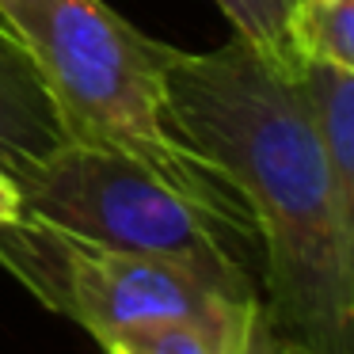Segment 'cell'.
Instances as JSON below:
<instances>
[{
  "label": "cell",
  "instance_id": "1",
  "mask_svg": "<svg viewBox=\"0 0 354 354\" xmlns=\"http://www.w3.org/2000/svg\"><path fill=\"white\" fill-rule=\"evenodd\" d=\"M297 69L263 57L244 39L206 54L176 50L168 107L183 138L232 179L252 209L270 328L293 354H354L343 217Z\"/></svg>",
  "mask_w": 354,
  "mask_h": 354
},
{
  "label": "cell",
  "instance_id": "2",
  "mask_svg": "<svg viewBox=\"0 0 354 354\" xmlns=\"http://www.w3.org/2000/svg\"><path fill=\"white\" fill-rule=\"evenodd\" d=\"M0 19L31 57L65 141L130 156L214 206L252 214L171 118L176 46L149 39L103 0H0Z\"/></svg>",
  "mask_w": 354,
  "mask_h": 354
},
{
  "label": "cell",
  "instance_id": "3",
  "mask_svg": "<svg viewBox=\"0 0 354 354\" xmlns=\"http://www.w3.org/2000/svg\"><path fill=\"white\" fill-rule=\"evenodd\" d=\"M16 187L19 221L57 236L259 278L263 252L252 214L214 206L130 156L62 141Z\"/></svg>",
  "mask_w": 354,
  "mask_h": 354
},
{
  "label": "cell",
  "instance_id": "4",
  "mask_svg": "<svg viewBox=\"0 0 354 354\" xmlns=\"http://www.w3.org/2000/svg\"><path fill=\"white\" fill-rule=\"evenodd\" d=\"M0 267L92 339L138 324L232 316L263 305L259 278L248 270L95 248L31 221L0 229Z\"/></svg>",
  "mask_w": 354,
  "mask_h": 354
},
{
  "label": "cell",
  "instance_id": "5",
  "mask_svg": "<svg viewBox=\"0 0 354 354\" xmlns=\"http://www.w3.org/2000/svg\"><path fill=\"white\" fill-rule=\"evenodd\" d=\"M62 141V122L31 57L0 24V168L19 183Z\"/></svg>",
  "mask_w": 354,
  "mask_h": 354
},
{
  "label": "cell",
  "instance_id": "6",
  "mask_svg": "<svg viewBox=\"0 0 354 354\" xmlns=\"http://www.w3.org/2000/svg\"><path fill=\"white\" fill-rule=\"evenodd\" d=\"M297 80L313 107L316 130H320L324 153H328L331 183L339 198L346 236V263H351V290H354V77L335 73L328 65L301 62Z\"/></svg>",
  "mask_w": 354,
  "mask_h": 354
},
{
  "label": "cell",
  "instance_id": "7",
  "mask_svg": "<svg viewBox=\"0 0 354 354\" xmlns=\"http://www.w3.org/2000/svg\"><path fill=\"white\" fill-rule=\"evenodd\" d=\"M259 316L263 305L232 316H179L107 331L95 343L103 354H244Z\"/></svg>",
  "mask_w": 354,
  "mask_h": 354
},
{
  "label": "cell",
  "instance_id": "8",
  "mask_svg": "<svg viewBox=\"0 0 354 354\" xmlns=\"http://www.w3.org/2000/svg\"><path fill=\"white\" fill-rule=\"evenodd\" d=\"M297 62L354 77V0H297L290 16Z\"/></svg>",
  "mask_w": 354,
  "mask_h": 354
},
{
  "label": "cell",
  "instance_id": "9",
  "mask_svg": "<svg viewBox=\"0 0 354 354\" xmlns=\"http://www.w3.org/2000/svg\"><path fill=\"white\" fill-rule=\"evenodd\" d=\"M214 4L236 27V39L252 42L263 57L286 65V69L301 65L290 42V16L297 0H214Z\"/></svg>",
  "mask_w": 354,
  "mask_h": 354
},
{
  "label": "cell",
  "instance_id": "10",
  "mask_svg": "<svg viewBox=\"0 0 354 354\" xmlns=\"http://www.w3.org/2000/svg\"><path fill=\"white\" fill-rule=\"evenodd\" d=\"M244 354H293V351L282 343V335L270 328L267 313H263L259 324H255V331H252V339H248V346H244Z\"/></svg>",
  "mask_w": 354,
  "mask_h": 354
},
{
  "label": "cell",
  "instance_id": "11",
  "mask_svg": "<svg viewBox=\"0 0 354 354\" xmlns=\"http://www.w3.org/2000/svg\"><path fill=\"white\" fill-rule=\"evenodd\" d=\"M12 221H19V187L8 171L0 168V229Z\"/></svg>",
  "mask_w": 354,
  "mask_h": 354
},
{
  "label": "cell",
  "instance_id": "12",
  "mask_svg": "<svg viewBox=\"0 0 354 354\" xmlns=\"http://www.w3.org/2000/svg\"><path fill=\"white\" fill-rule=\"evenodd\" d=\"M0 24H4V19H0ZM4 27H8V24H4Z\"/></svg>",
  "mask_w": 354,
  "mask_h": 354
}]
</instances>
